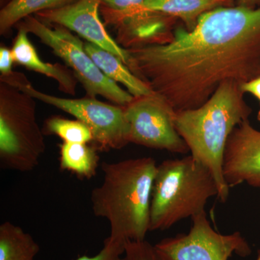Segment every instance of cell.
<instances>
[{
    "instance_id": "cell-8",
    "label": "cell",
    "mask_w": 260,
    "mask_h": 260,
    "mask_svg": "<svg viewBox=\"0 0 260 260\" xmlns=\"http://www.w3.org/2000/svg\"><path fill=\"white\" fill-rule=\"evenodd\" d=\"M191 220L188 234L166 238L153 246L156 260H229L233 254L250 255V246L242 234L224 235L215 232L205 210Z\"/></svg>"
},
{
    "instance_id": "cell-17",
    "label": "cell",
    "mask_w": 260,
    "mask_h": 260,
    "mask_svg": "<svg viewBox=\"0 0 260 260\" xmlns=\"http://www.w3.org/2000/svg\"><path fill=\"white\" fill-rule=\"evenodd\" d=\"M40 250L34 238L11 222L0 225V260H34Z\"/></svg>"
},
{
    "instance_id": "cell-23",
    "label": "cell",
    "mask_w": 260,
    "mask_h": 260,
    "mask_svg": "<svg viewBox=\"0 0 260 260\" xmlns=\"http://www.w3.org/2000/svg\"><path fill=\"white\" fill-rule=\"evenodd\" d=\"M241 87L244 93H250L256 97L259 100L260 105V76L251 80L250 81L242 84ZM256 118L257 120L260 121V108Z\"/></svg>"
},
{
    "instance_id": "cell-24",
    "label": "cell",
    "mask_w": 260,
    "mask_h": 260,
    "mask_svg": "<svg viewBox=\"0 0 260 260\" xmlns=\"http://www.w3.org/2000/svg\"><path fill=\"white\" fill-rule=\"evenodd\" d=\"M239 6L256 8L260 5V0H238Z\"/></svg>"
},
{
    "instance_id": "cell-18",
    "label": "cell",
    "mask_w": 260,
    "mask_h": 260,
    "mask_svg": "<svg viewBox=\"0 0 260 260\" xmlns=\"http://www.w3.org/2000/svg\"><path fill=\"white\" fill-rule=\"evenodd\" d=\"M75 0H11L0 10V34L6 36L23 19L45 10L57 9Z\"/></svg>"
},
{
    "instance_id": "cell-16",
    "label": "cell",
    "mask_w": 260,
    "mask_h": 260,
    "mask_svg": "<svg viewBox=\"0 0 260 260\" xmlns=\"http://www.w3.org/2000/svg\"><path fill=\"white\" fill-rule=\"evenodd\" d=\"M95 146L88 143L63 142L59 145V166L61 170L74 174L80 179H90L96 175L99 155Z\"/></svg>"
},
{
    "instance_id": "cell-21",
    "label": "cell",
    "mask_w": 260,
    "mask_h": 260,
    "mask_svg": "<svg viewBox=\"0 0 260 260\" xmlns=\"http://www.w3.org/2000/svg\"><path fill=\"white\" fill-rule=\"evenodd\" d=\"M123 260H156L153 246L146 241H127Z\"/></svg>"
},
{
    "instance_id": "cell-22",
    "label": "cell",
    "mask_w": 260,
    "mask_h": 260,
    "mask_svg": "<svg viewBox=\"0 0 260 260\" xmlns=\"http://www.w3.org/2000/svg\"><path fill=\"white\" fill-rule=\"evenodd\" d=\"M12 49L1 46L0 47V72L1 75H8L13 73L12 67L14 63Z\"/></svg>"
},
{
    "instance_id": "cell-14",
    "label": "cell",
    "mask_w": 260,
    "mask_h": 260,
    "mask_svg": "<svg viewBox=\"0 0 260 260\" xmlns=\"http://www.w3.org/2000/svg\"><path fill=\"white\" fill-rule=\"evenodd\" d=\"M84 47L101 71L109 79L124 85L133 96H143L153 93L150 87L133 74L115 54L90 42L84 43Z\"/></svg>"
},
{
    "instance_id": "cell-1",
    "label": "cell",
    "mask_w": 260,
    "mask_h": 260,
    "mask_svg": "<svg viewBox=\"0 0 260 260\" xmlns=\"http://www.w3.org/2000/svg\"><path fill=\"white\" fill-rule=\"evenodd\" d=\"M126 51L132 73L175 111L198 109L223 82L260 76V5L216 8L167 44Z\"/></svg>"
},
{
    "instance_id": "cell-7",
    "label": "cell",
    "mask_w": 260,
    "mask_h": 260,
    "mask_svg": "<svg viewBox=\"0 0 260 260\" xmlns=\"http://www.w3.org/2000/svg\"><path fill=\"white\" fill-rule=\"evenodd\" d=\"M0 76V82L68 113L83 122L91 132L97 150H119L129 143L124 107L100 102L95 98L63 99L42 93L34 88L22 73L13 72L6 76Z\"/></svg>"
},
{
    "instance_id": "cell-20",
    "label": "cell",
    "mask_w": 260,
    "mask_h": 260,
    "mask_svg": "<svg viewBox=\"0 0 260 260\" xmlns=\"http://www.w3.org/2000/svg\"><path fill=\"white\" fill-rule=\"evenodd\" d=\"M126 242L108 237L104 241V248L96 255H83L75 260H121L120 256L125 251Z\"/></svg>"
},
{
    "instance_id": "cell-5",
    "label": "cell",
    "mask_w": 260,
    "mask_h": 260,
    "mask_svg": "<svg viewBox=\"0 0 260 260\" xmlns=\"http://www.w3.org/2000/svg\"><path fill=\"white\" fill-rule=\"evenodd\" d=\"M34 98L0 83V165L2 169L31 172L46 150L38 124Z\"/></svg>"
},
{
    "instance_id": "cell-15",
    "label": "cell",
    "mask_w": 260,
    "mask_h": 260,
    "mask_svg": "<svg viewBox=\"0 0 260 260\" xmlns=\"http://www.w3.org/2000/svg\"><path fill=\"white\" fill-rule=\"evenodd\" d=\"M233 3L234 0H145L144 4L148 9L181 19L191 30L201 15L216 8L232 7Z\"/></svg>"
},
{
    "instance_id": "cell-9",
    "label": "cell",
    "mask_w": 260,
    "mask_h": 260,
    "mask_svg": "<svg viewBox=\"0 0 260 260\" xmlns=\"http://www.w3.org/2000/svg\"><path fill=\"white\" fill-rule=\"evenodd\" d=\"M145 0H102L100 14L116 31L124 49L167 44L174 37V18L147 8Z\"/></svg>"
},
{
    "instance_id": "cell-13",
    "label": "cell",
    "mask_w": 260,
    "mask_h": 260,
    "mask_svg": "<svg viewBox=\"0 0 260 260\" xmlns=\"http://www.w3.org/2000/svg\"><path fill=\"white\" fill-rule=\"evenodd\" d=\"M18 30L12 48L15 62L55 80L61 92L75 95L78 80L73 71L64 65L51 64L42 61L29 40L28 32L23 29L18 28Z\"/></svg>"
},
{
    "instance_id": "cell-3",
    "label": "cell",
    "mask_w": 260,
    "mask_h": 260,
    "mask_svg": "<svg viewBox=\"0 0 260 260\" xmlns=\"http://www.w3.org/2000/svg\"><path fill=\"white\" fill-rule=\"evenodd\" d=\"M241 84L232 80L219 85L201 107L177 112L176 128L193 158L212 172L218 187V198L225 203L230 188L223 174L224 152L233 130L249 119L252 109L244 100Z\"/></svg>"
},
{
    "instance_id": "cell-11",
    "label": "cell",
    "mask_w": 260,
    "mask_h": 260,
    "mask_svg": "<svg viewBox=\"0 0 260 260\" xmlns=\"http://www.w3.org/2000/svg\"><path fill=\"white\" fill-rule=\"evenodd\" d=\"M102 0H75L57 8L36 14L44 23L60 25L79 34L87 42L115 54L127 66L129 54L107 32L100 18Z\"/></svg>"
},
{
    "instance_id": "cell-19",
    "label": "cell",
    "mask_w": 260,
    "mask_h": 260,
    "mask_svg": "<svg viewBox=\"0 0 260 260\" xmlns=\"http://www.w3.org/2000/svg\"><path fill=\"white\" fill-rule=\"evenodd\" d=\"M44 135H54L64 143H88L93 142L90 130L81 121L53 116L45 121L42 128Z\"/></svg>"
},
{
    "instance_id": "cell-2",
    "label": "cell",
    "mask_w": 260,
    "mask_h": 260,
    "mask_svg": "<svg viewBox=\"0 0 260 260\" xmlns=\"http://www.w3.org/2000/svg\"><path fill=\"white\" fill-rule=\"evenodd\" d=\"M153 158L104 162V181L90 194L94 215L107 219L109 237L124 241H144L150 232V203L157 170Z\"/></svg>"
},
{
    "instance_id": "cell-6",
    "label": "cell",
    "mask_w": 260,
    "mask_h": 260,
    "mask_svg": "<svg viewBox=\"0 0 260 260\" xmlns=\"http://www.w3.org/2000/svg\"><path fill=\"white\" fill-rule=\"evenodd\" d=\"M15 27L34 34L61 58L71 68L88 97L102 96L122 107L134 99L131 93L123 90L101 71L85 50L83 42L69 29L57 25L49 26L32 15L23 19Z\"/></svg>"
},
{
    "instance_id": "cell-12",
    "label": "cell",
    "mask_w": 260,
    "mask_h": 260,
    "mask_svg": "<svg viewBox=\"0 0 260 260\" xmlns=\"http://www.w3.org/2000/svg\"><path fill=\"white\" fill-rule=\"evenodd\" d=\"M223 174L229 188L244 182L260 188V131L249 119L233 130L228 139Z\"/></svg>"
},
{
    "instance_id": "cell-10",
    "label": "cell",
    "mask_w": 260,
    "mask_h": 260,
    "mask_svg": "<svg viewBox=\"0 0 260 260\" xmlns=\"http://www.w3.org/2000/svg\"><path fill=\"white\" fill-rule=\"evenodd\" d=\"M124 109L129 143L175 153L189 151L176 128L177 111L160 95L153 92L134 97Z\"/></svg>"
},
{
    "instance_id": "cell-26",
    "label": "cell",
    "mask_w": 260,
    "mask_h": 260,
    "mask_svg": "<svg viewBox=\"0 0 260 260\" xmlns=\"http://www.w3.org/2000/svg\"><path fill=\"white\" fill-rule=\"evenodd\" d=\"M256 260H260V251H259V254H258L257 259Z\"/></svg>"
},
{
    "instance_id": "cell-25",
    "label": "cell",
    "mask_w": 260,
    "mask_h": 260,
    "mask_svg": "<svg viewBox=\"0 0 260 260\" xmlns=\"http://www.w3.org/2000/svg\"><path fill=\"white\" fill-rule=\"evenodd\" d=\"M10 1H11V0H0L1 6L3 8V7L5 6L8 3H10Z\"/></svg>"
},
{
    "instance_id": "cell-4",
    "label": "cell",
    "mask_w": 260,
    "mask_h": 260,
    "mask_svg": "<svg viewBox=\"0 0 260 260\" xmlns=\"http://www.w3.org/2000/svg\"><path fill=\"white\" fill-rule=\"evenodd\" d=\"M218 196L215 177L191 155L169 159L157 167L150 203V232L164 231L204 211Z\"/></svg>"
}]
</instances>
